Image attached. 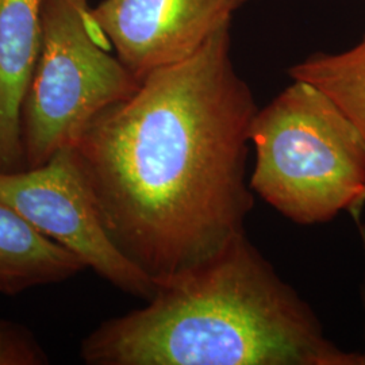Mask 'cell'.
Returning <instances> with one entry per match:
<instances>
[{"mask_svg": "<svg viewBox=\"0 0 365 365\" xmlns=\"http://www.w3.org/2000/svg\"><path fill=\"white\" fill-rule=\"evenodd\" d=\"M230 52L226 25L108 106L75 145L108 235L155 283L245 235L257 107Z\"/></svg>", "mask_w": 365, "mask_h": 365, "instance_id": "cell-1", "label": "cell"}, {"mask_svg": "<svg viewBox=\"0 0 365 365\" xmlns=\"http://www.w3.org/2000/svg\"><path fill=\"white\" fill-rule=\"evenodd\" d=\"M48 363V354L43 352L27 327L0 318V365H41Z\"/></svg>", "mask_w": 365, "mask_h": 365, "instance_id": "cell-10", "label": "cell"}, {"mask_svg": "<svg viewBox=\"0 0 365 365\" xmlns=\"http://www.w3.org/2000/svg\"><path fill=\"white\" fill-rule=\"evenodd\" d=\"M363 298H364V306H365V282L364 288H363ZM361 354V365H365V351L364 353H360Z\"/></svg>", "mask_w": 365, "mask_h": 365, "instance_id": "cell-11", "label": "cell"}, {"mask_svg": "<svg viewBox=\"0 0 365 365\" xmlns=\"http://www.w3.org/2000/svg\"><path fill=\"white\" fill-rule=\"evenodd\" d=\"M81 1H86V3H87V0H81Z\"/></svg>", "mask_w": 365, "mask_h": 365, "instance_id": "cell-12", "label": "cell"}, {"mask_svg": "<svg viewBox=\"0 0 365 365\" xmlns=\"http://www.w3.org/2000/svg\"><path fill=\"white\" fill-rule=\"evenodd\" d=\"M45 0H0V173L26 170L21 114L38 60Z\"/></svg>", "mask_w": 365, "mask_h": 365, "instance_id": "cell-7", "label": "cell"}, {"mask_svg": "<svg viewBox=\"0 0 365 365\" xmlns=\"http://www.w3.org/2000/svg\"><path fill=\"white\" fill-rule=\"evenodd\" d=\"M0 203L120 291L145 300L155 295V280L108 235L75 146L57 150L39 167L0 173Z\"/></svg>", "mask_w": 365, "mask_h": 365, "instance_id": "cell-5", "label": "cell"}, {"mask_svg": "<svg viewBox=\"0 0 365 365\" xmlns=\"http://www.w3.org/2000/svg\"><path fill=\"white\" fill-rule=\"evenodd\" d=\"M110 48L86 1H43L38 60L21 114L26 168L75 146L96 115L138 90L141 81Z\"/></svg>", "mask_w": 365, "mask_h": 365, "instance_id": "cell-4", "label": "cell"}, {"mask_svg": "<svg viewBox=\"0 0 365 365\" xmlns=\"http://www.w3.org/2000/svg\"><path fill=\"white\" fill-rule=\"evenodd\" d=\"M256 164L249 187L300 225L352 211L365 188V143L339 106L294 80L250 126Z\"/></svg>", "mask_w": 365, "mask_h": 365, "instance_id": "cell-3", "label": "cell"}, {"mask_svg": "<svg viewBox=\"0 0 365 365\" xmlns=\"http://www.w3.org/2000/svg\"><path fill=\"white\" fill-rule=\"evenodd\" d=\"M248 0H103L90 9L92 25L143 81L194 53Z\"/></svg>", "mask_w": 365, "mask_h": 365, "instance_id": "cell-6", "label": "cell"}, {"mask_svg": "<svg viewBox=\"0 0 365 365\" xmlns=\"http://www.w3.org/2000/svg\"><path fill=\"white\" fill-rule=\"evenodd\" d=\"M148 306L107 319L80 346L91 365H361L325 337L309 304L241 235L156 282Z\"/></svg>", "mask_w": 365, "mask_h": 365, "instance_id": "cell-2", "label": "cell"}, {"mask_svg": "<svg viewBox=\"0 0 365 365\" xmlns=\"http://www.w3.org/2000/svg\"><path fill=\"white\" fill-rule=\"evenodd\" d=\"M84 268L76 255L0 203V294L15 297L30 288L61 283Z\"/></svg>", "mask_w": 365, "mask_h": 365, "instance_id": "cell-8", "label": "cell"}, {"mask_svg": "<svg viewBox=\"0 0 365 365\" xmlns=\"http://www.w3.org/2000/svg\"><path fill=\"white\" fill-rule=\"evenodd\" d=\"M289 75L327 93L351 119L365 143V37L346 52L313 54L289 68ZM364 206L365 188L351 211L354 221H360Z\"/></svg>", "mask_w": 365, "mask_h": 365, "instance_id": "cell-9", "label": "cell"}]
</instances>
